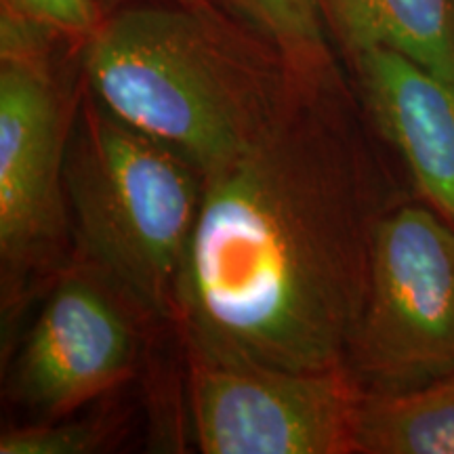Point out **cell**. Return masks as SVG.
I'll return each instance as SVG.
<instances>
[{"instance_id":"obj_1","label":"cell","mask_w":454,"mask_h":454,"mask_svg":"<svg viewBox=\"0 0 454 454\" xmlns=\"http://www.w3.org/2000/svg\"><path fill=\"white\" fill-rule=\"evenodd\" d=\"M339 76L207 179L179 284L187 340L294 371L345 366L374 219Z\"/></svg>"},{"instance_id":"obj_2","label":"cell","mask_w":454,"mask_h":454,"mask_svg":"<svg viewBox=\"0 0 454 454\" xmlns=\"http://www.w3.org/2000/svg\"><path fill=\"white\" fill-rule=\"evenodd\" d=\"M81 59L90 98L207 179L251 152L316 87L211 0L112 11L81 44Z\"/></svg>"},{"instance_id":"obj_3","label":"cell","mask_w":454,"mask_h":454,"mask_svg":"<svg viewBox=\"0 0 454 454\" xmlns=\"http://www.w3.org/2000/svg\"><path fill=\"white\" fill-rule=\"evenodd\" d=\"M207 177L89 95L74 116L66 198L78 247L135 309L177 316Z\"/></svg>"},{"instance_id":"obj_4","label":"cell","mask_w":454,"mask_h":454,"mask_svg":"<svg viewBox=\"0 0 454 454\" xmlns=\"http://www.w3.org/2000/svg\"><path fill=\"white\" fill-rule=\"evenodd\" d=\"M345 368L368 394L454 374V223L444 215L400 207L374 219Z\"/></svg>"},{"instance_id":"obj_5","label":"cell","mask_w":454,"mask_h":454,"mask_svg":"<svg viewBox=\"0 0 454 454\" xmlns=\"http://www.w3.org/2000/svg\"><path fill=\"white\" fill-rule=\"evenodd\" d=\"M59 38L36 26H0V257L4 278L47 270L70 223L66 154L76 107L51 70Z\"/></svg>"},{"instance_id":"obj_6","label":"cell","mask_w":454,"mask_h":454,"mask_svg":"<svg viewBox=\"0 0 454 454\" xmlns=\"http://www.w3.org/2000/svg\"><path fill=\"white\" fill-rule=\"evenodd\" d=\"M190 402L207 454H349L360 385L345 366L294 371L187 340Z\"/></svg>"},{"instance_id":"obj_7","label":"cell","mask_w":454,"mask_h":454,"mask_svg":"<svg viewBox=\"0 0 454 454\" xmlns=\"http://www.w3.org/2000/svg\"><path fill=\"white\" fill-rule=\"evenodd\" d=\"M127 303L95 270L61 276L17 356V400L49 421L127 381L139 351L137 326Z\"/></svg>"},{"instance_id":"obj_8","label":"cell","mask_w":454,"mask_h":454,"mask_svg":"<svg viewBox=\"0 0 454 454\" xmlns=\"http://www.w3.org/2000/svg\"><path fill=\"white\" fill-rule=\"evenodd\" d=\"M351 59L372 121L425 200L454 223V81L389 49Z\"/></svg>"},{"instance_id":"obj_9","label":"cell","mask_w":454,"mask_h":454,"mask_svg":"<svg viewBox=\"0 0 454 454\" xmlns=\"http://www.w3.org/2000/svg\"><path fill=\"white\" fill-rule=\"evenodd\" d=\"M349 55L389 49L454 81V0H317Z\"/></svg>"},{"instance_id":"obj_10","label":"cell","mask_w":454,"mask_h":454,"mask_svg":"<svg viewBox=\"0 0 454 454\" xmlns=\"http://www.w3.org/2000/svg\"><path fill=\"white\" fill-rule=\"evenodd\" d=\"M354 450L454 454V374L406 391H362L356 411Z\"/></svg>"},{"instance_id":"obj_11","label":"cell","mask_w":454,"mask_h":454,"mask_svg":"<svg viewBox=\"0 0 454 454\" xmlns=\"http://www.w3.org/2000/svg\"><path fill=\"white\" fill-rule=\"evenodd\" d=\"M236 20L280 51L309 84L337 78L317 0H223Z\"/></svg>"},{"instance_id":"obj_12","label":"cell","mask_w":454,"mask_h":454,"mask_svg":"<svg viewBox=\"0 0 454 454\" xmlns=\"http://www.w3.org/2000/svg\"><path fill=\"white\" fill-rule=\"evenodd\" d=\"M110 425L101 419L59 421L49 419L38 425L4 431L0 454H87L98 452L107 442Z\"/></svg>"},{"instance_id":"obj_13","label":"cell","mask_w":454,"mask_h":454,"mask_svg":"<svg viewBox=\"0 0 454 454\" xmlns=\"http://www.w3.org/2000/svg\"><path fill=\"white\" fill-rule=\"evenodd\" d=\"M3 11L78 44L87 41L106 17L99 0H3Z\"/></svg>"},{"instance_id":"obj_14","label":"cell","mask_w":454,"mask_h":454,"mask_svg":"<svg viewBox=\"0 0 454 454\" xmlns=\"http://www.w3.org/2000/svg\"><path fill=\"white\" fill-rule=\"evenodd\" d=\"M135 3H154V0H99L101 9L104 13H112V11L127 7V4H135ZM160 3H181V4H202L208 3V0H160Z\"/></svg>"}]
</instances>
